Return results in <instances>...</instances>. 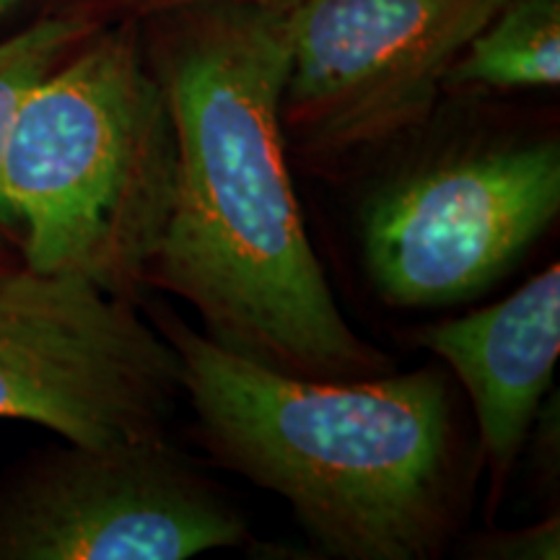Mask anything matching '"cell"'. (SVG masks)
<instances>
[{
    "mask_svg": "<svg viewBox=\"0 0 560 560\" xmlns=\"http://www.w3.org/2000/svg\"><path fill=\"white\" fill-rule=\"evenodd\" d=\"M289 11L200 3L149 16L145 58L177 132L149 283L185 299L231 353L306 380H369L389 359L342 317L285 159Z\"/></svg>",
    "mask_w": 560,
    "mask_h": 560,
    "instance_id": "obj_1",
    "label": "cell"
},
{
    "mask_svg": "<svg viewBox=\"0 0 560 560\" xmlns=\"http://www.w3.org/2000/svg\"><path fill=\"white\" fill-rule=\"evenodd\" d=\"M161 332L213 457L289 501L322 550L418 560L439 548L454 499V408L439 371L306 380L179 319Z\"/></svg>",
    "mask_w": 560,
    "mask_h": 560,
    "instance_id": "obj_2",
    "label": "cell"
},
{
    "mask_svg": "<svg viewBox=\"0 0 560 560\" xmlns=\"http://www.w3.org/2000/svg\"><path fill=\"white\" fill-rule=\"evenodd\" d=\"M177 187V132L132 21L100 26L32 91L3 192L21 260L122 299L149 283Z\"/></svg>",
    "mask_w": 560,
    "mask_h": 560,
    "instance_id": "obj_3",
    "label": "cell"
},
{
    "mask_svg": "<svg viewBox=\"0 0 560 560\" xmlns=\"http://www.w3.org/2000/svg\"><path fill=\"white\" fill-rule=\"evenodd\" d=\"M179 395V353L130 299L0 265V420L100 450L166 439Z\"/></svg>",
    "mask_w": 560,
    "mask_h": 560,
    "instance_id": "obj_4",
    "label": "cell"
},
{
    "mask_svg": "<svg viewBox=\"0 0 560 560\" xmlns=\"http://www.w3.org/2000/svg\"><path fill=\"white\" fill-rule=\"evenodd\" d=\"M558 213L556 138L452 151L371 198L361 215L363 265L392 306H454L506 276Z\"/></svg>",
    "mask_w": 560,
    "mask_h": 560,
    "instance_id": "obj_5",
    "label": "cell"
},
{
    "mask_svg": "<svg viewBox=\"0 0 560 560\" xmlns=\"http://www.w3.org/2000/svg\"><path fill=\"white\" fill-rule=\"evenodd\" d=\"M503 0H301L289 11L283 136L312 156L389 143L429 117Z\"/></svg>",
    "mask_w": 560,
    "mask_h": 560,
    "instance_id": "obj_6",
    "label": "cell"
},
{
    "mask_svg": "<svg viewBox=\"0 0 560 560\" xmlns=\"http://www.w3.org/2000/svg\"><path fill=\"white\" fill-rule=\"evenodd\" d=\"M247 520L166 439L39 454L0 486V560H185Z\"/></svg>",
    "mask_w": 560,
    "mask_h": 560,
    "instance_id": "obj_7",
    "label": "cell"
},
{
    "mask_svg": "<svg viewBox=\"0 0 560 560\" xmlns=\"http://www.w3.org/2000/svg\"><path fill=\"white\" fill-rule=\"evenodd\" d=\"M418 346L450 366L470 395L495 482L527 444L560 353V265L499 304L420 327Z\"/></svg>",
    "mask_w": 560,
    "mask_h": 560,
    "instance_id": "obj_8",
    "label": "cell"
},
{
    "mask_svg": "<svg viewBox=\"0 0 560 560\" xmlns=\"http://www.w3.org/2000/svg\"><path fill=\"white\" fill-rule=\"evenodd\" d=\"M560 0H503L446 75V89H556Z\"/></svg>",
    "mask_w": 560,
    "mask_h": 560,
    "instance_id": "obj_9",
    "label": "cell"
},
{
    "mask_svg": "<svg viewBox=\"0 0 560 560\" xmlns=\"http://www.w3.org/2000/svg\"><path fill=\"white\" fill-rule=\"evenodd\" d=\"M102 26L94 13L62 9L0 34V247L19 244L21 231L3 192V161L24 102L83 39Z\"/></svg>",
    "mask_w": 560,
    "mask_h": 560,
    "instance_id": "obj_10",
    "label": "cell"
},
{
    "mask_svg": "<svg viewBox=\"0 0 560 560\" xmlns=\"http://www.w3.org/2000/svg\"><path fill=\"white\" fill-rule=\"evenodd\" d=\"M472 558L488 560H558L560 558V520L558 514L524 529L495 532L475 540Z\"/></svg>",
    "mask_w": 560,
    "mask_h": 560,
    "instance_id": "obj_11",
    "label": "cell"
},
{
    "mask_svg": "<svg viewBox=\"0 0 560 560\" xmlns=\"http://www.w3.org/2000/svg\"><path fill=\"white\" fill-rule=\"evenodd\" d=\"M73 5L68 9L75 11H125L132 16H153V13L185 9V5H200V3H252V5H268V9H283L289 11L299 5L301 0H70Z\"/></svg>",
    "mask_w": 560,
    "mask_h": 560,
    "instance_id": "obj_12",
    "label": "cell"
},
{
    "mask_svg": "<svg viewBox=\"0 0 560 560\" xmlns=\"http://www.w3.org/2000/svg\"><path fill=\"white\" fill-rule=\"evenodd\" d=\"M26 0H0V26L9 24L11 19H16L24 11Z\"/></svg>",
    "mask_w": 560,
    "mask_h": 560,
    "instance_id": "obj_13",
    "label": "cell"
},
{
    "mask_svg": "<svg viewBox=\"0 0 560 560\" xmlns=\"http://www.w3.org/2000/svg\"><path fill=\"white\" fill-rule=\"evenodd\" d=\"M0 265H3V260H0Z\"/></svg>",
    "mask_w": 560,
    "mask_h": 560,
    "instance_id": "obj_14",
    "label": "cell"
}]
</instances>
